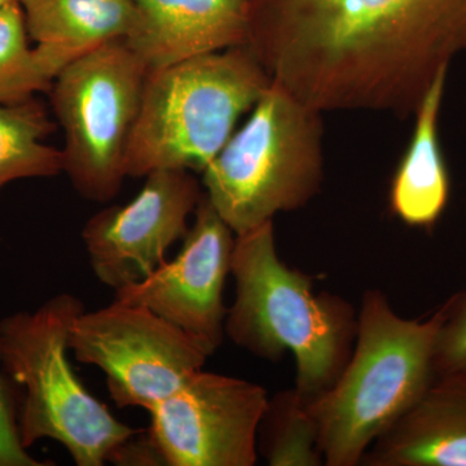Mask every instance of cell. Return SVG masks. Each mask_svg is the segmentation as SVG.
Segmentation results:
<instances>
[{
  "mask_svg": "<svg viewBox=\"0 0 466 466\" xmlns=\"http://www.w3.org/2000/svg\"><path fill=\"white\" fill-rule=\"evenodd\" d=\"M69 345L76 360L106 375L116 407L147 410L179 390L214 354L149 309L116 299L78 315Z\"/></svg>",
  "mask_w": 466,
  "mask_h": 466,
  "instance_id": "obj_8",
  "label": "cell"
},
{
  "mask_svg": "<svg viewBox=\"0 0 466 466\" xmlns=\"http://www.w3.org/2000/svg\"><path fill=\"white\" fill-rule=\"evenodd\" d=\"M202 173L205 195L235 235L305 207L323 183L321 113L272 81Z\"/></svg>",
  "mask_w": 466,
  "mask_h": 466,
  "instance_id": "obj_6",
  "label": "cell"
},
{
  "mask_svg": "<svg viewBox=\"0 0 466 466\" xmlns=\"http://www.w3.org/2000/svg\"><path fill=\"white\" fill-rule=\"evenodd\" d=\"M441 306L426 319H404L388 297L370 289L361 299L357 337L348 364L309 412L327 466H358L433 383L435 337Z\"/></svg>",
  "mask_w": 466,
  "mask_h": 466,
  "instance_id": "obj_3",
  "label": "cell"
},
{
  "mask_svg": "<svg viewBox=\"0 0 466 466\" xmlns=\"http://www.w3.org/2000/svg\"><path fill=\"white\" fill-rule=\"evenodd\" d=\"M258 453L269 466H320L317 420L296 389L268 398L258 429Z\"/></svg>",
  "mask_w": 466,
  "mask_h": 466,
  "instance_id": "obj_17",
  "label": "cell"
},
{
  "mask_svg": "<svg viewBox=\"0 0 466 466\" xmlns=\"http://www.w3.org/2000/svg\"><path fill=\"white\" fill-rule=\"evenodd\" d=\"M29 38L51 72L106 43L126 39L137 20L134 0H21Z\"/></svg>",
  "mask_w": 466,
  "mask_h": 466,
  "instance_id": "obj_14",
  "label": "cell"
},
{
  "mask_svg": "<svg viewBox=\"0 0 466 466\" xmlns=\"http://www.w3.org/2000/svg\"><path fill=\"white\" fill-rule=\"evenodd\" d=\"M55 130L56 125L35 97L0 104V191L16 180L64 173L63 152L45 144Z\"/></svg>",
  "mask_w": 466,
  "mask_h": 466,
  "instance_id": "obj_16",
  "label": "cell"
},
{
  "mask_svg": "<svg viewBox=\"0 0 466 466\" xmlns=\"http://www.w3.org/2000/svg\"><path fill=\"white\" fill-rule=\"evenodd\" d=\"M244 2H245V0H244Z\"/></svg>",
  "mask_w": 466,
  "mask_h": 466,
  "instance_id": "obj_22",
  "label": "cell"
},
{
  "mask_svg": "<svg viewBox=\"0 0 466 466\" xmlns=\"http://www.w3.org/2000/svg\"><path fill=\"white\" fill-rule=\"evenodd\" d=\"M21 0H0V7L3 5H9V3H20Z\"/></svg>",
  "mask_w": 466,
  "mask_h": 466,
  "instance_id": "obj_21",
  "label": "cell"
},
{
  "mask_svg": "<svg viewBox=\"0 0 466 466\" xmlns=\"http://www.w3.org/2000/svg\"><path fill=\"white\" fill-rule=\"evenodd\" d=\"M84 303L61 293L35 311L0 320V364L18 392L17 424L29 450L38 441L63 444L78 466L115 464L118 451L140 431L119 421L88 392L67 352L70 329Z\"/></svg>",
  "mask_w": 466,
  "mask_h": 466,
  "instance_id": "obj_4",
  "label": "cell"
},
{
  "mask_svg": "<svg viewBox=\"0 0 466 466\" xmlns=\"http://www.w3.org/2000/svg\"><path fill=\"white\" fill-rule=\"evenodd\" d=\"M148 72L121 39L76 58L51 86L52 112L66 137L64 173L86 200L108 202L121 189Z\"/></svg>",
  "mask_w": 466,
  "mask_h": 466,
  "instance_id": "obj_7",
  "label": "cell"
},
{
  "mask_svg": "<svg viewBox=\"0 0 466 466\" xmlns=\"http://www.w3.org/2000/svg\"><path fill=\"white\" fill-rule=\"evenodd\" d=\"M29 34L20 3L0 7V104H18L50 92L55 75Z\"/></svg>",
  "mask_w": 466,
  "mask_h": 466,
  "instance_id": "obj_18",
  "label": "cell"
},
{
  "mask_svg": "<svg viewBox=\"0 0 466 466\" xmlns=\"http://www.w3.org/2000/svg\"><path fill=\"white\" fill-rule=\"evenodd\" d=\"M137 20L125 42L149 72L245 46L244 0H134Z\"/></svg>",
  "mask_w": 466,
  "mask_h": 466,
  "instance_id": "obj_12",
  "label": "cell"
},
{
  "mask_svg": "<svg viewBox=\"0 0 466 466\" xmlns=\"http://www.w3.org/2000/svg\"><path fill=\"white\" fill-rule=\"evenodd\" d=\"M449 67L441 69L417 108L415 131L392 179V213L408 226L431 228L446 210L450 174L440 142V113Z\"/></svg>",
  "mask_w": 466,
  "mask_h": 466,
  "instance_id": "obj_15",
  "label": "cell"
},
{
  "mask_svg": "<svg viewBox=\"0 0 466 466\" xmlns=\"http://www.w3.org/2000/svg\"><path fill=\"white\" fill-rule=\"evenodd\" d=\"M360 465L466 466V376L435 377Z\"/></svg>",
  "mask_w": 466,
  "mask_h": 466,
  "instance_id": "obj_13",
  "label": "cell"
},
{
  "mask_svg": "<svg viewBox=\"0 0 466 466\" xmlns=\"http://www.w3.org/2000/svg\"><path fill=\"white\" fill-rule=\"evenodd\" d=\"M146 177L137 198L103 208L82 228L92 271L115 291L142 283L167 262L204 196L188 170L167 168Z\"/></svg>",
  "mask_w": 466,
  "mask_h": 466,
  "instance_id": "obj_10",
  "label": "cell"
},
{
  "mask_svg": "<svg viewBox=\"0 0 466 466\" xmlns=\"http://www.w3.org/2000/svg\"><path fill=\"white\" fill-rule=\"evenodd\" d=\"M271 82L247 46L148 72L126 177L167 168L204 171Z\"/></svg>",
  "mask_w": 466,
  "mask_h": 466,
  "instance_id": "obj_5",
  "label": "cell"
},
{
  "mask_svg": "<svg viewBox=\"0 0 466 466\" xmlns=\"http://www.w3.org/2000/svg\"><path fill=\"white\" fill-rule=\"evenodd\" d=\"M231 275L235 299L225 334L256 358L296 359V391L312 401L348 364L357 337L358 312L339 296L315 293L311 276L279 258L274 222L236 235Z\"/></svg>",
  "mask_w": 466,
  "mask_h": 466,
  "instance_id": "obj_2",
  "label": "cell"
},
{
  "mask_svg": "<svg viewBox=\"0 0 466 466\" xmlns=\"http://www.w3.org/2000/svg\"><path fill=\"white\" fill-rule=\"evenodd\" d=\"M18 392L0 364V466H45L21 441L17 424Z\"/></svg>",
  "mask_w": 466,
  "mask_h": 466,
  "instance_id": "obj_20",
  "label": "cell"
},
{
  "mask_svg": "<svg viewBox=\"0 0 466 466\" xmlns=\"http://www.w3.org/2000/svg\"><path fill=\"white\" fill-rule=\"evenodd\" d=\"M441 309L434 345L435 377L466 376V290L453 294Z\"/></svg>",
  "mask_w": 466,
  "mask_h": 466,
  "instance_id": "obj_19",
  "label": "cell"
},
{
  "mask_svg": "<svg viewBox=\"0 0 466 466\" xmlns=\"http://www.w3.org/2000/svg\"><path fill=\"white\" fill-rule=\"evenodd\" d=\"M254 57L318 112L415 115L466 55V0H245Z\"/></svg>",
  "mask_w": 466,
  "mask_h": 466,
  "instance_id": "obj_1",
  "label": "cell"
},
{
  "mask_svg": "<svg viewBox=\"0 0 466 466\" xmlns=\"http://www.w3.org/2000/svg\"><path fill=\"white\" fill-rule=\"evenodd\" d=\"M258 383L198 370L148 410V433L167 466H253L267 401Z\"/></svg>",
  "mask_w": 466,
  "mask_h": 466,
  "instance_id": "obj_9",
  "label": "cell"
},
{
  "mask_svg": "<svg viewBox=\"0 0 466 466\" xmlns=\"http://www.w3.org/2000/svg\"><path fill=\"white\" fill-rule=\"evenodd\" d=\"M235 238L204 192L177 258L142 283L116 290V299L149 309L216 352L226 337L223 290Z\"/></svg>",
  "mask_w": 466,
  "mask_h": 466,
  "instance_id": "obj_11",
  "label": "cell"
}]
</instances>
